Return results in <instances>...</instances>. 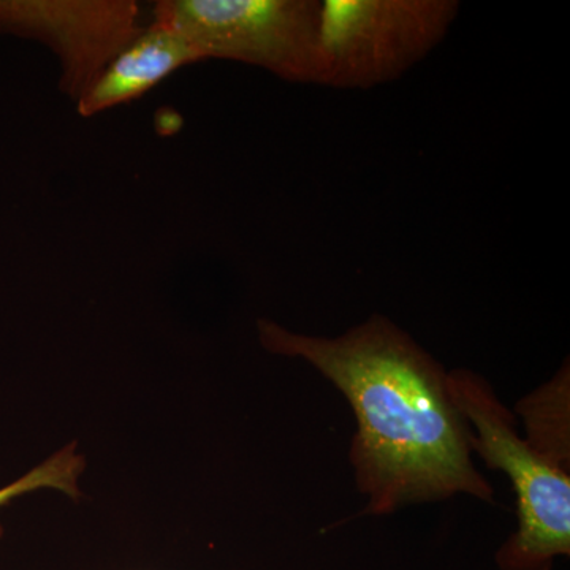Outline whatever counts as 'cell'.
I'll list each match as a JSON object with an SVG mask.
<instances>
[{"instance_id":"cell-1","label":"cell","mask_w":570,"mask_h":570,"mask_svg":"<svg viewBox=\"0 0 570 570\" xmlns=\"http://www.w3.org/2000/svg\"><path fill=\"white\" fill-rule=\"evenodd\" d=\"M257 328L266 351L305 360L346 397L363 515L456 497L494 501L472 459L471 428L450 395L449 371L392 318L371 314L337 336L303 335L273 321Z\"/></svg>"},{"instance_id":"cell-2","label":"cell","mask_w":570,"mask_h":570,"mask_svg":"<svg viewBox=\"0 0 570 570\" xmlns=\"http://www.w3.org/2000/svg\"><path fill=\"white\" fill-rule=\"evenodd\" d=\"M449 392L471 428L472 453L512 483L519 527L497 551L499 570H553L570 557V474L520 436L517 415L485 377L449 371Z\"/></svg>"},{"instance_id":"cell-3","label":"cell","mask_w":570,"mask_h":570,"mask_svg":"<svg viewBox=\"0 0 570 570\" xmlns=\"http://www.w3.org/2000/svg\"><path fill=\"white\" fill-rule=\"evenodd\" d=\"M202 61L258 67L288 82L321 85L322 0H160L154 18Z\"/></svg>"},{"instance_id":"cell-4","label":"cell","mask_w":570,"mask_h":570,"mask_svg":"<svg viewBox=\"0 0 570 570\" xmlns=\"http://www.w3.org/2000/svg\"><path fill=\"white\" fill-rule=\"evenodd\" d=\"M456 0H322L321 86L365 91L397 80L448 37Z\"/></svg>"},{"instance_id":"cell-5","label":"cell","mask_w":570,"mask_h":570,"mask_svg":"<svg viewBox=\"0 0 570 570\" xmlns=\"http://www.w3.org/2000/svg\"><path fill=\"white\" fill-rule=\"evenodd\" d=\"M142 28L134 0H0V33L47 45L75 102Z\"/></svg>"},{"instance_id":"cell-6","label":"cell","mask_w":570,"mask_h":570,"mask_svg":"<svg viewBox=\"0 0 570 570\" xmlns=\"http://www.w3.org/2000/svg\"><path fill=\"white\" fill-rule=\"evenodd\" d=\"M197 62L202 58L189 41L170 26L153 20L108 62L77 100L78 115L91 118L141 99L175 71Z\"/></svg>"},{"instance_id":"cell-7","label":"cell","mask_w":570,"mask_h":570,"mask_svg":"<svg viewBox=\"0 0 570 570\" xmlns=\"http://www.w3.org/2000/svg\"><path fill=\"white\" fill-rule=\"evenodd\" d=\"M570 371L569 362L547 384L520 401L528 442L551 463L570 469Z\"/></svg>"}]
</instances>
